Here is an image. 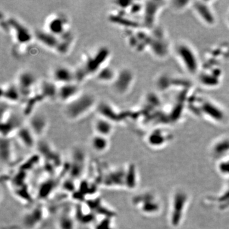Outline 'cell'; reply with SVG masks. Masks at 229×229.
<instances>
[{"label": "cell", "mask_w": 229, "mask_h": 229, "mask_svg": "<svg viewBox=\"0 0 229 229\" xmlns=\"http://www.w3.org/2000/svg\"><path fill=\"white\" fill-rule=\"evenodd\" d=\"M69 20L63 13H56L47 19L45 29L58 37L70 31Z\"/></svg>", "instance_id": "cell-6"}, {"label": "cell", "mask_w": 229, "mask_h": 229, "mask_svg": "<svg viewBox=\"0 0 229 229\" xmlns=\"http://www.w3.org/2000/svg\"><path fill=\"white\" fill-rule=\"evenodd\" d=\"M27 125L37 138L43 136L48 127V118L42 111H34L28 116Z\"/></svg>", "instance_id": "cell-9"}, {"label": "cell", "mask_w": 229, "mask_h": 229, "mask_svg": "<svg viewBox=\"0 0 229 229\" xmlns=\"http://www.w3.org/2000/svg\"><path fill=\"white\" fill-rule=\"evenodd\" d=\"M36 76L30 71L24 70L19 73L15 83L21 93L22 99L25 100L34 94L33 89L36 84Z\"/></svg>", "instance_id": "cell-7"}, {"label": "cell", "mask_w": 229, "mask_h": 229, "mask_svg": "<svg viewBox=\"0 0 229 229\" xmlns=\"http://www.w3.org/2000/svg\"><path fill=\"white\" fill-rule=\"evenodd\" d=\"M33 35L39 43L49 49L56 50L59 43V37L45 29L35 30L33 32Z\"/></svg>", "instance_id": "cell-17"}, {"label": "cell", "mask_w": 229, "mask_h": 229, "mask_svg": "<svg viewBox=\"0 0 229 229\" xmlns=\"http://www.w3.org/2000/svg\"><path fill=\"white\" fill-rule=\"evenodd\" d=\"M154 4L155 2H146L143 6V24L149 29L152 28L159 14V10L161 8L160 6Z\"/></svg>", "instance_id": "cell-20"}, {"label": "cell", "mask_w": 229, "mask_h": 229, "mask_svg": "<svg viewBox=\"0 0 229 229\" xmlns=\"http://www.w3.org/2000/svg\"><path fill=\"white\" fill-rule=\"evenodd\" d=\"M114 125V124L111 121L99 116L94 121L93 129L94 134L110 138L113 132Z\"/></svg>", "instance_id": "cell-21"}, {"label": "cell", "mask_w": 229, "mask_h": 229, "mask_svg": "<svg viewBox=\"0 0 229 229\" xmlns=\"http://www.w3.org/2000/svg\"><path fill=\"white\" fill-rule=\"evenodd\" d=\"M51 80L58 85L75 82L74 70L64 64H58L53 67L51 71Z\"/></svg>", "instance_id": "cell-11"}, {"label": "cell", "mask_w": 229, "mask_h": 229, "mask_svg": "<svg viewBox=\"0 0 229 229\" xmlns=\"http://www.w3.org/2000/svg\"><path fill=\"white\" fill-rule=\"evenodd\" d=\"M96 109L99 117L108 120L113 124L119 123L125 118L121 112L118 111L108 101L97 103Z\"/></svg>", "instance_id": "cell-12"}, {"label": "cell", "mask_w": 229, "mask_h": 229, "mask_svg": "<svg viewBox=\"0 0 229 229\" xmlns=\"http://www.w3.org/2000/svg\"><path fill=\"white\" fill-rule=\"evenodd\" d=\"M58 85L52 80H45L41 82L38 87V92L36 94L41 101L44 100L52 101L57 99Z\"/></svg>", "instance_id": "cell-14"}, {"label": "cell", "mask_w": 229, "mask_h": 229, "mask_svg": "<svg viewBox=\"0 0 229 229\" xmlns=\"http://www.w3.org/2000/svg\"><path fill=\"white\" fill-rule=\"evenodd\" d=\"M2 101L7 103H15L22 99L18 86L15 84H5L1 87Z\"/></svg>", "instance_id": "cell-19"}, {"label": "cell", "mask_w": 229, "mask_h": 229, "mask_svg": "<svg viewBox=\"0 0 229 229\" xmlns=\"http://www.w3.org/2000/svg\"><path fill=\"white\" fill-rule=\"evenodd\" d=\"M92 229H115L113 217H101L92 225Z\"/></svg>", "instance_id": "cell-28"}, {"label": "cell", "mask_w": 229, "mask_h": 229, "mask_svg": "<svg viewBox=\"0 0 229 229\" xmlns=\"http://www.w3.org/2000/svg\"><path fill=\"white\" fill-rule=\"evenodd\" d=\"M5 29L9 31L15 41L19 44H27L34 38L33 32L15 18L10 17L6 19Z\"/></svg>", "instance_id": "cell-4"}, {"label": "cell", "mask_w": 229, "mask_h": 229, "mask_svg": "<svg viewBox=\"0 0 229 229\" xmlns=\"http://www.w3.org/2000/svg\"><path fill=\"white\" fill-rule=\"evenodd\" d=\"M117 71L112 66L106 64L102 67L95 75V78L100 82L112 84L117 76Z\"/></svg>", "instance_id": "cell-25"}, {"label": "cell", "mask_w": 229, "mask_h": 229, "mask_svg": "<svg viewBox=\"0 0 229 229\" xmlns=\"http://www.w3.org/2000/svg\"><path fill=\"white\" fill-rule=\"evenodd\" d=\"M24 124L21 117L10 111L5 117L1 118V137L10 138V136L15 135Z\"/></svg>", "instance_id": "cell-8"}, {"label": "cell", "mask_w": 229, "mask_h": 229, "mask_svg": "<svg viewBox=\"0 0 229 229\" xmlns=\"http://www.w3.org/2000/svg\"><path fill=\"white\" fill-rule=\"evenodd\" d=\"M77 224L75 214L69 211H65L59 214L56 223L57 229H76Z\"/></svg>", "instance_id": "cell-24"}, {"label": "cell", "mask_w": 229, "mask_h": 229, "mask_svg": "<svg viewBox=\"0 0 229 229\" xmlns=\"http://www.w3.org/2000/svg\"><path fill=\"white\" fill-rule=\"evenodd\" d=\"M17 141L26 149H31L37 145V138L30 129L27 124L23 125L15 134Z\"/></svg>", "instance_id": "cell-16"}, {"label": "cell", "mask_w": 229, "mask_h": 229, "mask_svg": "<svg viewBox=\"0 0 229 229\" xmlns=\"http://www.w3.org/2000/svg\"><path fill=\"white\" fill-rule=\"evenodd\" d=\"M12 145L10 138L1 137V158L2 162L9 163L12 157Z\"/></svg>", "instance_id": "cell-27"}, {"label": "cell", "mask_w": 229, "mask_h": 229, "mask_svg": "<svg viewBox=\"0 0 229 229\" xmlns=\"http://www.w3.org/2000/svg\"><path fill=\"white\" fill-rule=\"evenodd\" d=\"M227 25L229 27V10L227 13Z\"/></svg>", "instance_id": "cell-29"}, {"label": "cell", "mask_w": 229, "mask_h": 229, "mask_svg": "<svg viewBox=\"0 0 229 229\" xmlns=\"http://www.w3.org/2000/svg\"><path fill=\"white\" fill-rule=\"evenodd\" d=\"M74 42V36L72 32L69 31L63 35L59 36V43L56 52L60 55H65L71 49Z\"/></svg>", "instance_id": "cell-26"}, {"label": "cell", "mask_w": 229, "mask_h": 229, "mask_svg": "<svg viewBox=\"0 0 229 229\" xmlns=\"http://www.w3.org/2000/svg\"><path fill=\"white\" fill-rule=\"evenodd\" d=\"M201 113L210 120L221 121L226 117L225 111L221 106L211 101H206L200 107Z\"/></svg>", "instance_id": "cell-18"}, {"label": "cell", "mask_w": 229, "mask_h": 229, "mask_svg": "<svg viewBox=\"0 0 229 229\" xmlns=\"http://www.w3.org/2000/svg\"><path fill=\"white\" fill-rule=\"evenodd\" d=\"M173 50L179 63L187 73L191 75H198L200 71L199 59L191 45L181 41L173 46Z\"/></svg>", "instance_id": "cell-2"}, {"label": "cell", "mask_w": 229, "mask_h": 229, "mask_svg": "<svg viewBox=\"0 0 229 229\" xmlns=\"http://www.w3.org/2000/svg\"><path fill=\"white\" fill-rule=\"evenodd\" d=\"M192 3L193 5H191L192 7L200 21L207 26H213L217 22L216 16L211 5H209L210 2H198Z\"/></svg>", "instance_id": "cell-10"}, {"label": "cell", "mask_w": 229, "mask_h": 229, "mask_svg": "<svg viewBox=\"0 0 229 229\" xmlns=\"http://www.w3.org/2000/svg\"><path fill=\"white\" fill-rule=\"evenodd\" d=\"M44 210L42 206H36L25 213L22 225L25 229H35L43 220Z\"/></svg>", "instance_id": "cell-15"}, {"label": "cell", "mask_w": 229, "mask_h": 229, "mask_svg": "<svg viewBox=\"0 0 229 229\" xmlns=\"http://www.w3.org/2000/svg\"><path fill=\"white\" fill-rule=\"evenodd\" d=\"M90 146L93 152L97 154H103L108 152L110 146L109 138L94 134L90 139Z\"/></svg>", "instance_id": "cell-23"}, {"label": "cell", "mask_w": 229, "mask_h": 229, "mask_svg": "<svg viewBox=\"0 0 229 229\" xmlns=\"http://www.w3.org/2000/svg\"><path fill=\"white\" fill-rule=\"evenodd\" d=\"M97 103L96 96L92 92L82 91L75 99L65 104L64 114L70 121L78 120L96 108Z\"/></svg>", "instance_id": "cell-1"}, {"label": "cell", "mask_w": 229, "mask_h": 229, "mask_svg": "<svg viewBox=\"0 0 229 229\" xmlns=\"http://www.w3.org/2000/svg\"><path fill=\"white\" fill-rule=\"evenodd\" d=\"M103 184L108 187L115 188L120 186H124L125 171H122L118 169H111L107 173L103 178Z\"/></svg>", "instance_id": "cell-22"}, {"label": "cell", "mask_w": 229, "mask_h": 229, "mask_svg": "<svg viewBox=\"0 0 229 229\" xmlns=\"http://www.w3.org/2000/svg\"><path fill=\"white\" fill-rule=\"evenodd\" d=\"M110 50L106 46H102L92 53H87L84 58L82 64L79 66L87 75V77L94 75L106 65V61L110 57Z\"/></svg>", "instance_id": "cell-3"}, {"label": "cell", "mask_w": 229, "mask_h": 229, "mask_svg": "<svg viewBox=\"0 0 229 229\" xmlns=\"http://www.w3.org/2000/svg\"><path fill=\"white\" fill-rule=\"evenodd\" d=\"M134 82V72L129 68H123L117 71V76L111 85L114 93L124 96L131 89Z\"/></svg>", "instance_id": "cell-5"}, {"label": "cell", "mask_w": 229, "mask_h": 229, "mask_svg": "<svg viewBox=\"0 0 229 229\" xmlns=\"http://www.w3.org/2000/svg\"><path fill=\"white\" fill-rule=\"evenodd\" d=\"M80 84L71 82L58 85L57 99L66 104L77 97L82 92Z\"/></svg>", "instance_id": "cell-13"}]
</instances>
